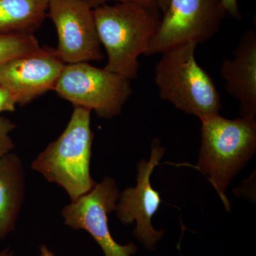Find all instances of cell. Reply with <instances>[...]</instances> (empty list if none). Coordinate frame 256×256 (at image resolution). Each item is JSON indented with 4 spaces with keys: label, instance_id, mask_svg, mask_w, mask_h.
<instances>
[{
    "label": "cell",
    "instance_id": "cell-1",
    "mask_svg": "<svg viewBox=\"0 0 256 256\" xmlns=\"http://www.w3.org/2000/svg\"><path fill=\"white\" fill-rule=\"evenodd\" d=\"M161 12L137 2H117L94 8L98 36L107 53L106 70L130 80L137 78L140 64L156 36Z\"/></svg>",
    "mask_w": 256,
    "mask_h": 256
},
{
    "label": "cell",
    "instance_id": "cell-2",
    "mask_svg": "<svg viewBox=\"0 0 256 256\" xmlns=\"http://www.w3.org/2000/svg\"><path fill=\"white\" fill-rule=\"evenodd\" d=\"M202 146L197 168L218 192L226 210L229 184L256 151V118L230 120L220 114L201 120Z\"/></svg>",
    "mask_w": 256,
    "mask_h": 256
},
{
    "label": "cell",
    "instance_id": "cell-3",
    "mask_svg": "<svg viewBox=\"0 0 256 256\" xmlns=\"http://www.w3.org/2000/svg\"><path fill=\"white\" fill-rule=\"evenodd\" d=\"M197 45L188 42L162 54L154 82L160 98L202 120L220 114L222 100L213 79L197 63Z\"/></svg>",
    "mask_w": 256,
    "mask_h": 256
},
{
    "label": "cell",
    "instance_id": "cell-4",
    "mask_svg": "<svg viewBox=\"0 0 256 256\" xmlns=\"http://www.w3.org/2000/svg\"><path fill=\"white\" fill-rule=\"evenodd\" d=\"M90 114L88 109L74 107L64 132L32 164V169L46 180L62 186L72 202L90 192L96 184L90 172L94 138Z\"/></svg>",
    "mask_w": 256,
    "mask_h": 256
},
{
    "label": "cell",
    "instance_id": "cell-5",
    "mask_svg": "<svg viewBox=\"0 0 256 256\" xmlns=\"http://www.w3.org/2000/svg\"><path fill=\"white\" fill-rule=\"evenodd\" d=\"M54 90L74 107L108 120L120 114L132 94L129 79L89 63L66 64Z\"/></svg>",
    "mask_w": 256,
    "mask_h": 256
},
{
    "label": "cell",
    "instance_id": "cell-6",
    "mask_svg": "<svg viewBox=\"0 0 256 256\" xmlns=\"http://www.w3.org/2000/svg\"><path fill=\"white\" fill-rule=\"evenodd\" d=\"M156 36L144 54H163L188 42L204 44L220 30L228 14L222 0H170Z\"/></svg>",
    "mask_w": 256,
    "mask_h": 256
},
{
    "label": "cell",
    "instance_id": "cell-7",
    "mask_svg": "<svg viewBox=\"0 0 256 256\" xmlns=\"http://www.w3.org/2000/svg\"><path fill=\"white\" fill-rule=\"evenodd\" d=\"M46 16L58 35L56 53L65 64L104 58L96 30L94 8L86 0H50Z\"/></svg>",
    "mask_w": 256,
    "mask_h": 256
},
{
    "label": "cell",
    "instance_id": "cell-8",
    "mask_svg": "<svg viewBox=\"0 0 256 256\" xmlns=\"http://www.w3.org/2000/svg\"><path fill=\"white\" fill-rule=\"evenodd\" d=\"M119 196L116 182L106 176L90 192L64 207L62 212L64 224L74 230L88 232L105 256H131L138 252L132 242L120 245L111 236L108 216L116 210Z\"/></svg>",
    "mask_w": 256,
    "mask_h": 256
},
{
    "label": "cell",
    "instance_id": "cell-9",
    "mask_svg": "<svg viewBox=\"0 0 256 256\" xmlns=\"http://www.w3.org/2000/svg\"><path fill=\"white\" fill-rule=\"evenodd\" d=\"M164 151L159 140H153L149 160H142L138 165L137 185L120 194L114 210L122 224L136 222L133 235L149 250H156V246L164 236V230H156L152 224V218L158 212L162 200L159 192L152 186L150 178Z\"/></svg>",
    "mask_w": 256,
    "mask_h": 256
},
{
    "label": "cell",
    "instance_id": "cell-10",
    "mask_svg": "<svg viewBox=\"0 0 256 256\" xmlns=\"http://www.w3.org/2000/svg\"><path fill=\"white\" fill-rule=\"evenodd\" d=\"M65 65L54 50L42 48L0 65V86L11 92L16 104L26 105L54 90Z\"/></svg>",
    "mask_w": 256,
    "mask_h": 256
},
{
    "label": "cell",
    "instance_id": "cell-11",
    "mask_svg": "<svg viewBox=\"0 0 256 256\" xmlns=\"http://www.w3.org/2000/svg\"><path fill=\"white\" fill-rule=\"evenodd\" d=\"M220 73L225 80L226 92L240 104L242 118L256 116V32L249 30L242 34L234 52V58H226Z\"/></svg>",
    "mask_w": 256,
    "mask_h": 256
},
{
    "label": "cell",
    "instance_id": "cell-12",
    "mask_svg": "<svg viewBox=\"0 0 256 256\" xmlns=\"http://www.w3.org/2000/svg\"><path fill=\"white\" fill-rule=\"evenodd\" d=\"M25 172L16 154L0 159V240L14 230L24 197Z\"/></svg>",
    "mask_w": 256,
    "mask_h": 256
},
{
    "label": "cell",
    "instance_id": "cell-13",
    "mask_svg": "<svg viewBox=\"0 0 256 256\" xmlns=\"http://www.w3.org/2000/svg\"><path fill=\"white\" fill-rule=\"evenodd\" d=\"M50 0H0V33L33 34L46 18Z\"/></svg>",
    "mask_w": 256,
    "mask_h": 256
},
{
    "label": "cell",
    "instance_id": "cell-14",
    "mask_svg": "<svg viewBox=\"0 0 256 256\" xmlns=\"http://www.w3.org/2000/svg\"><path fill=\"white\" fill-rule=\"evenodd\" d=\"M34 34H11L0 33V65L20 56L41 50Z\"/></svg>",
    "mask_w": 256,
    "mask_h": 256
},
{
    "label": "cell",
    "instance_id": "cell-15",
    "mask_svg": "<svg viewBox=\"0 0 256 256\" xmlns=\"http://www.w3.org/2000/svg\"><path fill=\"white\" fill-rule=\"evenodd\" d=\"M15 124L8 118L0 116V159L12 152L14 148L11 133L14 130Z\"/></svg>",
    "mask_w": 256,
    "mask_h": 256
},
{
    "label": "cell",
    "instance_id": "cell-16",
    "mask_svg": "<svg viewBox=\"0 0 256 256\" xmlns=\"http://www.w3.org/2000/svg\"><path fill=\"white\" fill-rule=\"evenodd\" d=\"M16 105V99L11 92L6 88L0 86V114L14 111Z\"/></svg>",
    "mask_w": 256,
    "mask_h": 256
},
{
    "label": "cell",
    "instance_id": "cell-17",
    "mask_svg": "<svg viewBox=\"0 0 256 256\" xmlns=\"http://www.w3.org/2000/svg\"><path fill=\"white\" fill-rule=\"evenodd\" d=\"M89 3L92 8L100 6V5L107 4L108 2H137L140 4L146 5L149 6H156L152 0H86Z\"/></svg>",
    "mask_w": 256,
    "mask_h": 256
},
{
    "label": "cell",
    "instance_id": "cell-18",
    "mask_svg": "<svg viewBox=\"0 0 256 256\" xmlns=\"http://www.w3.org/2000/svg\"><path fill=\"white\" fill-rule=\"evenodd\" d=\"M222 2L228 14L237 20H242V14L239 11L238 0H222Z\"/></svg>",
    "mask_w": 256,
    "mask_h": 256
},
{
    "label": "cell",
    "instance_id": "cell-19",
    "mask_svg": "<svg viewBox=\"0 0 256 256\" xmlns=\"http://www.w3.org/2000/svg\"><path fill=\"white\" fill-rule=\"evenodd\" d=\"M152 1L162 14L166 11L170 2V0H152Z\"/></svg>",
    "mask_w": 256,
    "mask_h": 256
},
{
    "label": "cell",
    "instance_id": "cell-20",
    "mask_svg": "<svg viewBox=\"0 0 256 256\" xmlns=\"http://www.w3.org/2000/svg\"><path fill=\"white\" fill-rule=\"evenodd\" d=\"M40 256H56L54 252H52L48 246L44 245V244L40 246Z\"/></svg>",
    "mask_w": 256,
    "mask_h": 256
},
{
    "label": "cell",
    "instance_id": "cell-21",
    "mask_svg": "<svg viewBox=\"0 0 256 256\" xmlns=\"http://www.w3.org/2000/svg\"><path fill=\"white\" fill-rule=\"evenodd\" d=\"M0 256H14V252L9 248L0 250Z\"/></svg>",
    "mask_w": 256,
    "mask_h": 256
}]
</instances>
